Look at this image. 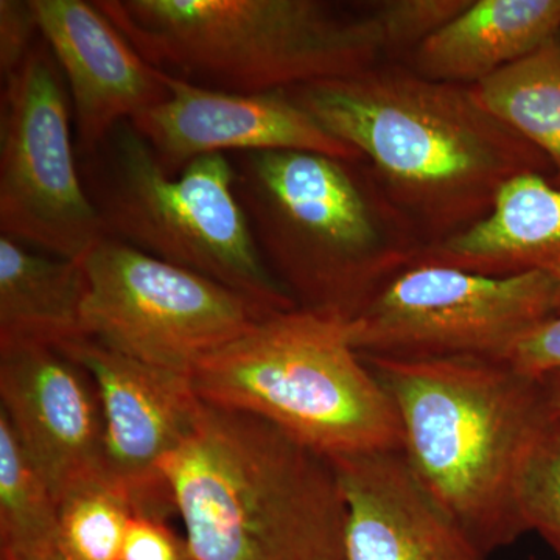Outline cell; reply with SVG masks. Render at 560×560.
I'll return each mask as SVG.
<instances>
[{
    "instance_id": "1",
    "label": "cell",
    "mask_w": 560,
    "mask_h": 560,
    "mask_svg": "<svg viewBox=\"0 0 560 560\" xmlns=\"http://www.w3.org/2000/svg\"><path fill=\"white\" fill-rule=\"evenodd\" d=\"M285 92L324 130L371 161L394 208L433 235V243L485 219L517 176H552L550 161L482 108L464 84L375 66Z\"/></svg>"
},
{
    "instance_id": "2",
    "label": "cell",
    "mask_w": 560,
    "mask_h": 560,
    "mask_svg": "<svg viewBox=\"0 0 560 560\" xmlns=\"http://www.w3.org/2000/svg\"><path fill=\"white\" fill-rule=\"evenodd\" d=\"M361 357L396 407L401 453L431 499L488 555L529 533L518 480L560 412L544 378L481 357Z\"/></svg>"
},
{
    "instance_id": "3",
    "label": "cell",
    "mask_w": 560,
    "mask_h": 560,
    "mask_svg": "<svg viewBox=\"0 0 560 560\" xmlns=\"http://www.w3.org/2000/svg\"><path fill=\"white\" fill-rule=\"evenodd\" d=\"M161 474L197 560H346L334 464L267 420L205 401Z\"/></svg>"
},
{
    "instance_id": "4",
    "label": "cell",
    "mask_w": 560,
    "mask_h": 560,
    "mask_svg": "<svg viewBox=\"0 0 560 560\" xmlns=\"http://www.w3.org/2000/svg\"><path fill=\"white\" fill-rule=\"evenodd\" d=\"M153 68L242 94L352 77L389 51L377 14L319 0H95Z\"/></svg>"
},
{
    "instance_id": "5",
    "label": "cell",
    "mask_w": 560,
    "mask_h": 560,
    "mask_svg": "<svg viewBox=\"0 0 560 560\" xmlns=\"http://www.w3.org/2000/svg\"><path fill=\"white\" fill-rule=\"evenodd\" d=\"M268 271L304 311L352 318L418 257L394 206L382 209L353 162L312 151L228 154Z\"/></svg>"
},
{
    "instance_id": "6",
    "label": "cell",
    "mask_w": 560,
    "mask_h": 560,
    "mask_svg": "<svg viewBox=\"0 0 560 560\" xmlns=\"http://www.w3.org/2000/svg\"><path fill=\"white\" fill-rule=\"evenodd\" d=\"M190 378L206 404L267 420L327 459L404 445L389 394L335 316L272 313L205 357Z\"/></svg>"
},
{
    "instance_id": "7",
    "label": "cell",
    "mask_w": 560,
    "mask_h": 560,
    "mask_svg": "<svg viewBox=\"0 0 560 560\" xmlns=\"http://www.w3.org/2000/svg\"><path fill=\"white\" fill-rule=\"evenodd\" d=\"M80 172L106 238L215 280L265 311L298 307L261 259L228 154L197 158L172 176L124 121L80 156Z\"/></svg>"
},
{
    "instance_id": "8",
    "label": "cell",
    "mask_w": 560,
    "mask_h": 560,
    "mask_svg": "<svg viewBox=\"0 0 560 560\" xmlns=\"http://www.w3.org/2000/svg\"><path fill=\"white\" fill-rule=\"evenodd\" d=\"M556 315L555 283L540 272L490 276L412 261L346 324L350 345L364 357L501 360Z\"/></svg>"
},
{
    "instance_id": "9",
    "label": "cell",
    "mask_w": 560,
    "mask_h": 560,
    "mask_svg": "<svg viewBox=\"0 0 560 560\" xmlns=\"http://www.w3.org/2000/svg\"><path fill=\"white\" fill-rule=\"evenodd\" d=\"M83 265V338L162 370L190 375L272 315L215 280L114 238L94 246Z\"/></svg>"
},
{
    "instance_id": "10",
    "label": "cell",
    "mask_w": 560,
    "mask_h": 560,
    "mask_svg": "<svg viewBox=\"0 0 560 560\" xmlns=\"http://www.w3.org/2000/svg\"><path fill=\"white\" fill-rule=\"evenodd\" d=\"M65 77L43 36L3 80L0 234L83 260L106 230L81 178Z\"/></svg>"
},
{
    "instance_id": "11",
    "label": "cell",
    "mask_w": 560,
    "mask_h": 560,
    "mask_svg": "<svg viewBox=\"0 0 560 560\" xmlns=\"http://www.w3.org/2000/svg\"><path fill=\"white\" fill-rule=\"evenodd\" d=\"M90 374L101 400L106 477L130 497L136 514L175 511L162 460L186 440L202 401L190 375L151 366L80 338L60 346Z\"/></svg>"
},
{
    "instance_id": "12",
    "label": "cell",
    "mask_w": 560,
    "mask_h": 560,
    "mask_svg": "<svg viewBox=\"0 0 560 560\" xmlns=\"http://www.w3.org/2000/svg\"><path fill=\"white\" fill-rule=\"evenodd\" d=\"M0 412L55 501L105 480V429L97 389L61 349L0 346Z\"/></svg>"
},
{
    "instance_id": "13",
    "label": "cell",
    "mask_w": 560,
    "mask_h": 560,
    "mask_svg": "<svg viewBox=\"0 0 560 560\" xmlns=\"http://www.w3.org/2000/svg\"><path fill=\"white\" fill-rule=\"evenodd\" d=\"M162 79L167 98L131 124L172 176L206 154L312 151L353 164L363 160L285 91L242 94L198 86L165 72Z\"/></svg>"
},
{
    "instance_id": "14",
    "label": "cell",
    "mask_w": 560,
    "mask_h": 560,
    "mask_svg": "<svg viewBox=\"0 0 560 560\" xmlns=\"http://www.w3.org/2000/svg\"><path fill=\"white\" fill-rule=\"evenodd\" d=\"M40 36L60 66L86 156L124 121L165 101L167 86L119 28L84 0H31Z\"/></svg>"
},
{
    "instance_id": "15",
    "label": "cell",
    "mask_w": 560,
    "mask_h": 560,
    "mask_svg": "<svg viewBox=\"0 0 560 560\" xmlns=\"http://www.w3.org/2000/svg\"><path fill=\"white\" fill-rule=\"evenodd\" d=\"M346 508V560H489L431 499L401 451L330 459Z\"/></svg>"
},
{
    "instance_id": "16",
    "label": "cell",
    "mask_w": 560,
    "mask_h": 560,
    "mask_svg": "<svg viewBox=\"0 0 560 560\" xmlns=\"http://www.w3.org/2000/svg\"><path fill=\"white\" fill-rule=\"evenodd\" d=\"M415 261L490 276L540 272L555 283L560 315V189L539 173L510 180L485 219L419 250Z\"/></svg>"
},
{
    "instance_id": "17",
    "label": "cell",
    "mask_w": 560,
    "mask_h": 560,
    "mask_svg": "<svg viewBox=\"0 0 560 560\" xmlns=\"http://www.w3.org/2000/svg\"><path fill=\"white\" fill-rule=\"evenodd\" d=\"M560 33V0H471L420 43L416 72L471 86L522 60Z\"/></svg>"
},
{
    "instance_id": "18",
    "label": "cell",
    "mask_w": 560,
    "mask_h": 560,
    "mask_svg": "<svg viewBox=\"0 0 560 560\" xmlns=\"http://www.w3.org/2000/svg\"><path fill=\"white\" fill-rule=\"evenodd\" d=\"M86 296L83 260L44 256L0 234V346L80 340Z\"/></svg>"
},
{
    "instance_id": "19",
    "label": "cell",
    "mask_w": 560,
    "mask_h": 560,
    "mask_svg": "<svg viewBox=\"0 0 560 560\" xmlns=\"http://www.w3.org/2000/svg\"><path fill=\"white\" fill-rule=\"evenodd\" d=\"M470 90L482 108L550 161V180L560 189V33Z\"/></svg>"
},
{
    "instance_id": "20",
    "label": "cell",
    "mask_w": 560,
    "mask_h": 560,
    "mask_svg": "<svg viewBox=\"0 0 560 560\" xmlns=\"http://www.w3.org/2000/svg\"><path fill=\"white\" fill-rule=\"evenodd\" d=\"M136 515L109 478L81 486L57 504V544L66 560H119Z\"/></svg>"
},
{
    "instance_id": "21",
    "label": "cell",
    "mask_w": 560,
    "mask_h": 560,
    "mask_svg": "<svg viewBox=\"0 0 560 560\" xmlns=\"http://www.w3.org/2000/svg\"><path fill=\"white\" fill-rule=\"evenodd\" d=\"M57 540V501L0 412V545Z\"/></svg>"
},
{
    "instance_id": "22",
    "label": "cell",
    "mask_w": 560,
    "mask_h": 560,
    "mask_svg": "<svg viewBox=\"0 0 560 560\" xmlns=\"http://www.w3.org/2000/svg\"><path fill=\"white\" fill-rule=\"evenodd\" d=\"M518 504L529 533L539 534L560 558V412L526 456Z\"/></svg>"
},
{
    "instance_id": "23",
    "label": "cell",
    "mask_w": 560,
    "mask_h": 560,
    "mask_svg": "<svg viewBox=\"0 0 560 560\" xmlns=\"http://www.w3.org/2000/svg\"><path fill=\"white\" fill-rule=\"evenodd\" d=\"M471 0H389L374 7L389 50L416 44L419 46L444 27Z\"/></svg>"
},
{
    "instance_id": "24",
    "label": "cell",
    "mask_w": 560,
    "mask_h": 560,
    "mask_svg": "<svg viewBox=\"0 0 560 560\" xmlns=\"http://www.w3.org/2000/svg\"><path fill=\"white\" fill-rule=\"evenodd\" d=\"M40 39L31 0H0V72L9 79Z\"/></svg>"
},
{
    "instance_id": "25",
    "label": "cell",
    "mask_w": 560,
    "mask_h": 560,
    "mask_svg": "<svg viewBox=\"0 0 560 560\" xmlns=\"http://www.w3.org/2000/svg\"><path fill=\"white\" fill-rule=\"evenodd\" d=\"M119 560H197L186 537H179L165 518L136 514Z\"/></svg>"
},
{
    "instance_id": "26",
    "label": "cell",
    "mask_w": 560,
    "mask_h": 560,
    "mask_svg": "<svg viewBox=\"0 0 560 560\" xmlns=\"http://www.w3.org/2000/svg\"><path fill=\"white\" fill-rule=\"evenodd\" d=\"M501 360L533 378L560 371V315L526 334Z\"/></svg>"
},
{
    "instance_id": "27",
    "label": "cell",
    "mask_w": 560,
    "mask_h": 560,
    "mask_svg": "<svg viewBox=\"0 0 560 560\" xmlns=\"http://www.w3.org/2000/svg\"><path fill=\"white\" fill-rule=\"evenodd\" d=\"M0 560H66L57 540L0 545Z\"/></svg>"
},
{
    "instance_id": "28",
    "label": "cell",
    "mask_w": 560,
    "mask_h": 560,
    "mask_svg": "<svg viewBox=\"0 0 560 560\" xmlns=\"http://www.w3.org/2000/svg\"><path fill=\"white\" fill-rule=\"evenodd\" d=\"M544 382L548 393H550L552 404H555V407L560 411V371L547 375Z\"/></svg>"
}]
</instances>
